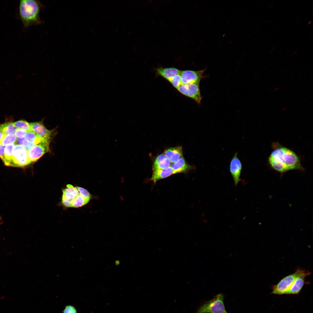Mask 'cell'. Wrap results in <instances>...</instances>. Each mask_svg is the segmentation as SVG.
Instances as JSON below:
<instances>
[{
  "instance_id": "cell-33",
  "label": "cell",
  "mask_w": 313,
  "mask_h": 313,
  "mask_svg": "<svg viewBox=\"0 0 313 313\" xmlns=\"http://www.w3.org/2000/svg\"></svg>"
},
{
  "instance_id": "cell-12",
  "label": "cell",
  "mask_w": 313,
  "mask_h": 313,
  "mask_svg": "<svg viewBox=\"0 0 313 313\" xmlns=\"http://www.w3.org/2000/svg\"><path fill=\"white\" fill-rule=\"evenodd\" d=\"M164 154L170 162L175 163L183 157L182 148L177 146L169 148L165 150Z\"/></svg>"
},
{
  "instance_id": "cell-9",
  "label": "cell",
  "mask_w": 313,
  "mask_h": 313,
  "mask_svg": "<svg viewBox=\"0 0 313 313\" xmlns=\"http://www.w3.org/2000/svg\"><path fill=\"white\" fill-rule=\"evenodd\" d=\"M79 193L77 187L70 184L67 185L66 188L62 189L61 201L62 206L67 208L71 207L72 200Z\"/></svg>"
},
{
  "instance_id": "cell-26",
  "label": "cell",
  "mask_w": 313,
  "mask_h": 313,
  "mask_svg": "<svg viewBox=\"0 0 313 313\" xmlns=\"http://www.w3.org/2000/svg\"><path fill=\"white\" fill-rule=\"evenodd\" d=\"M79 193L86 199L90 201L91 198V195L88 191L82 187H77Z\"/></svg>"
},
{
  "instance_id": "cell-11",
  "label": "cell",
  "mask_w": 313,
  "mask_h": 313,
  "mask_svg": "<svg viewBox=\"0 0 313 313\" xmlns=\"http://www.w3.org/2000/svg\"><path fill=\"white\" fill-rule=\"evenodd\" d=\"M31 131L44 139L50 140L53 130L47 129L43 123L38 121L30 123Z\"/></svg>"
},
{
  "instance_id": "cell-4",
  "label": "cell",
  "mask_w": 313,
  "mask_h": 313,
  "mask_svg": "<svg viewBox=\"0 0 313 313\" xmlns=\"http://www.w3.org/2000/svg\"><path fill=\"white\" fill-rule=\"evenodd\" d=\"M224 297L221 293L217 294L202 304L196 313H227L224 303Z\"/></svg>"
},
{
  "instance_id": "cell-18",
  "label": "cell",
  "mask_w": 313,
  "mask_h": 313,
  "mask_svg": "<svg viewBox=\"0 0 313 313\" xmlns=\"http://www.w3.org/2000/svg\"><path fill=\"white\" fill-rule=\"evenodd\" d=\"M24 138L28 142L33 144L34 145L46 139L40 137L32 131L28 132Z\"/></svg>"
},
{
  "instance_id": "cell-7",
  "label": "cell",
  "mask_w": 313,
  "mask_h": 313,
  "mask_svg": "<svg viewBox=\"0 0 313 313\" xmlns=\"http://www.w3.org/2000/svg\"><path fill=\"white\" fill-rule=\"evenodd\" d=\"M50 142V140L44 139L33 146L27 151L28 158L30 163L37 161L49 151Z\"/></svg>"
},
{
  "instance_id": "cell-20",
  "label": "cell",
  "mask_w": 313,
  "mask_h": 313,
  "mask_svg": "<svg viewBox=\"0 0 313 313\" xmlns=\"http://www.w3.org/2000/svg\"><path fill=\"white\" fill-rule=\"evenodd\" d=\"M89 201L79 193L72 200L71 207L74 208L80 207L86 205Z\"/></svg>"
},
{
  "instance_id": "cell-1",
  "label": "cell",
  "mask_w": 313,
  "mask_h": 313,
  "mask_svg": "<svg viewBox=\"0 0 313 313\" xmlns=\"http://www.w3.org/2000/svg\"><path fill=\"white\" fill-rule=\"evenodd\" d=\"M269 161L272 168L282 173L292 170H303L296 154L284 147L275 148L269 156Z\"/></svg>"
},
{
  "instance_id": "cell-6",
  "label": "cell",
  "mask_w": 313,
  "mask_h": 313,
  "mask_svg": "<svg viewBox=\"0 0 313 313\" xmlns=\"http://www.w3.org/2000/svg\"><path fill=\"white\" fill-rule=\"evenodd\" d=\"M176 89L182 94L194 100L198 105L200 104L203 97L201 94L199 84H181Z\"/></svg>"
},
{
  "instance_id": "cell-17",
  "label": "cell",
  "mask_w": 313,
  "mask_h": 313,
  "mask_svg": "<svg viewBox=\"0 0 313 313\" xmlns=\"http://www.w3.org/2000/svg\"><path fill=\"white\" fill-rule=\"evenodd\" d=\"M307 275H302L298 276L295 280L287 294H298L304 285L305 277Z\"/></svg>"
},
{
  "instance_id": "cell-5",
  "label": "cell",
  "mask_w": 313,
  "mask_h": 313,
  "mask_svg": "<svg viewBox=\"0 0 313 313\" xmlns=\"http://www.w3.org/2000/svg\"><path fill=\"white\" fill-rule=\"evenodd\" d=\"M30 163L26 148L20 145H15L12 152V166L23 167Z\"/></svg>"
},
{
  "instance_id": "cell-3",
  "label": "cell",
  "mask_w": 313,
  "mask_h": 313,
  "mask_svg": "<svg viewBox=\"0 0 313 313\" xmlns=\"http://www.w3.org/2000/svg\"><path fill=\"white\" fill-rule=\"evenodd\" d=\"M311 273L305 270L298 269L295 272L288 275L281 280L276 285L273 286L271 294L279 295L287 294L296 279L302 275H310Z\"/></svg>"
},
{
  "instance_id": "cell-10",
  "label": "cell",
  "mask_w": 313,
  "mask_h": 313,
  "mask_svg": "<svg viewBox=\"0 0 313 313\" xmlns=\"http://www.w3.org/2000/svg\"><path fill=\"white\" fill-rule=\"evenodd\" d=\"M242 168V165L237 156V153H236L231 160L230 165V172L233 178L235 185H237L241 179L240 177Z\"/></svg>"
},
{
  "instance_id": "cell-19",
  "label": "cell",
  "mask_w": 313,
  "mask_h": 313,
  "mask_svg": "<svg viewBox=\"0 0 313 313\" xmlns=\"http://www.w3.org/2000/svg\"><path fill=\"white\" fill-rule=\"evenodd\" d=\"M14 144L6 146L5 148V164L8 166H12V156Z\"/></svg>"
},
{
  "instance_id": "cell-24",
  "label": "cell",
  "mask_w": 313,
  "mask_h": 313,
  "mask_svg": "<svg viewBox=\"0 0 313 313\" xmlns=\"http://www.w3.org/2000/svg\"><path fill=\"white\" fill-rule=\"evenodd\" d=\"M168 81L176 89L182 84L180 74L174 75L169 79Z\"/></svg>"
},
{
  "instance_id": "cell-16",
  "label": "cell",
  "mask_w": 313,
  "mask_h": 313,
  "mask_svg": "<svg viewBox=\"0 0 313 313\" xmlns=\"http://www.w3.org/2000/svg\"><path fill=\"white\" fill-rule=\"evenodd\" d=\"M170 167L174 174L187 172L192 168V166L188 164L183 157L177 162L172 163Z\"/></svg>"
},
{
  "instance_id": "cell-13",
  "label": "cell",
  "mask_w": 313,
  "mask_h": 313,
  "mask_svg": "<svg viewBox=\"0 0 313 313\" xmlns=\"http://www.w3.org/2000/svg\"><path fill=\"white\" fill-rule=\"evenodd\" d=\"M156 74L157 76L161 77L167 80L174 76L180 74L181 70L176 68H163L160 67L155 69Z\"/></svg>"
},
{
  "instance_id": "cell-22",
  "label": "cell",
  "mask_w": 313,
  "mask_h": 313,
  "mask_svg": "<svg viewBox=\"0 0 313 313\" xmlns=\"http://www.w3.org/2000/svg\"><path fill=\"white\" fill-rule=\"evenodd\" d=\"M17 138L14 133L6 135L2 140L1 144L4 146L14 144Z\"/></svg>"
},
{
  "instance_id": "cell-15",
  "label": "cell",
  "mask_w": 313,
  "mask_h": 313,
  "mask_svg": "<svg viewBox=\"0 0 313 313\" xmlns=\"http://www.w3.org/2000/svg\"><path fill=\"white\" fill-rule=\"evenodd\" d=\"M171 162L164 154H161L156 158L152 166V170L165 169L170 166Z\"/></svg>"
},
{
  "instance_id": "cell-8",
  "label": "cell",
  "mask_w": 313,
  "mask_h": 313,
  "mask_svg": "<svg viewBox=\"0 0 313 313\" xmlns=\"http://www.w3.org/2000/svg\"><path fill=\"white\" fill-rule=\"evenodd\" d=\"M205 69L198 71L186 70L181 71L180 74L182 84H199L201 80L206 77L203 75Z\"/></svg>"
},
{
  "instance_id": "cell-14",
  "label": "cell",
  "mask_w": 313,
  "mask_h": 313,
  "mask_svg": "<svg viewBox=\"0 0 313 313\" xmlns=\"http://www.w3.org/2000/svg\"><path fill=\"white\" fill-rule=\"evenodd\" d=\"M173 174H174L173 170L170 166L165 169L153 170L151 180L154 183L160 180L168 177Z\"/></svg>"
},
{
  "instance_id": "cell-32",
  "label": "cell",
  "mask_w": 313,
  "mask_h": 313,
  "mask_svg": "<svg viewBox=\"0 0 313 313\" xmlns=\"http://www.w3.org/2000/svg\"><path fill=\"white\" fill-rule=\"evenodd\" d=\"M1 218H0V221H1Z\"/></svg>"
},
{
  "instance_id": "cell-28",
  "label": "cell",
  "mask_w": 313,
  "mask_h": 313,
  "mask_svg": "<svg viewBox=\"0 0 313 313\" xmlns=\"http://www.w3.org/2000/svg\"><path fill=\"white\" fill-rule=\"evenodd\" d=\"M63 313H77L75 307L71 305H66L63 311Z\"/></svg>"
},
{
  "instance_id": "cell-2",
  "label": "cell",
  "mask_w": 313,
  "mask_h": 313,
  "mask_svg": "<svg viewBox=\"0 0 313 313\" xmlns=\"http://www.w3.org/2000/svg\"><path fill=\"white\" fill-rule=\"evenodd\" d=\"M19 7L20 17L25 27L41 23L39 14L43 5L39 1L21 0Z\"/></svg>"
},
{
  "instance_id": "cell-25",
  "label": "cell",
  "mask_w": 313,
  "mask_h": 313,
  "mask_svg": "<svg viewBox=\"0 0 313 313\" xmlns=\"http://www.w3.org/2000/svg\"><path fill=\"white\" fill-rule=\"evenodd\" d=\"M17 141L19 145H21L24 147L27 151L30 150L34 145L28 142L25 138L24 137L21 138L17 139Z\"/></svg>"
},
{
  "instance_id": "cell-21",
  "label": "cell",
  "mask_w": 313,
  "mask_h": 313,
  "mask_svg": "<svg viewBox=\"0 0 313 313\" xmlns=\"http://www.w3.org/2000/svg\"><path fill=\"white\" fill-rule=\"evenodd\" d=\"M0 128L6 135L14 133L17 128L14 126L13 123L7 122L0 125Z\"/></svg>"
},
{
  "instance_id": "cell-31",
  "label": "cell",
  "mask_w": 313,
  "mask_h": 313,
  "mask_svg": "<svg viewBox=\"0 0 313 313\" xmlns=\"http://www.w3.org/2000/svg\"><path fill=\"white\" fill-rule=\"evenodd\" d=\"M116 264L118 265L119 263V262L118 261H117L115 262Z\"/></svg>"
},
{
  "instance_id": "cell-30",
  "label": "cell",
  "mask_w": 313,
  "mask_h": 313,
  "mask_svg": "<svg viewBox=\"0 0 313 313\" xmlns=\"http://www.w3.org/2000/svg\"><path fill=\"white\" fill-rule=\"evenodd\" d=\"M6 135L0 128V144H1L2 140Z\"/></svg>"
},
{
  "instance_id": "cell-27",
  "label": "cell",
  "mask_w": 313,
  "mask_h": 313,
  "mask_svg": "<svg viewBox=\"0 0 313 313\" xmlns=\"http://www.w3.org/2000/svg\"><path fill=\"white\" fill-rule=\"evenodd\" d=\"M28 132L23 129H17L14 134L18 138H21L24 137Z\"/></svg>"
},
{
  "instance_id": "cell-29",
  "label": "cell",
  "mask_w": 313,
  "mask_h": 313,
  "mask_svg": "<svg viewBox=\"0 0 313 313\" xmlns=\"http://www.w3.org/2000/svg\"><path fill=\"white\" fill-rule=\"evenodd\" d=\"M5 146L3 145L2 144H0V158L4 163L5 162Z\"/></svg>"
},
{
  "instance_id": "cell-23",
  "label": "cell",
  "mask_w": 313,
  "mask_h": 313,
  "mask_svg": "<svg viewBox=\"0 0 313 313\" xmlns=\"http://www.w3.org/2000/svg\"><path fill=\"white\" fill-rule=\"evenodd\" d=\"M14 126L17 129H22L27 131H31L30 123L26 121L21 120L13 123Z\"/></svg>"
}]
</instances>
